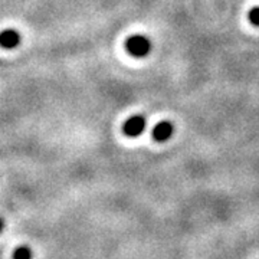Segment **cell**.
<instances>
[{
    "label": "cell",
    "mask_w": 259,
    "mask_h": 259,
    "mask_svg": "<svg viewBox=\"0 0 259 259\" xmlns=\"http://www.w3.org/2000/svg\"><path fill=\"white\" fill-rule=\"evenodd\" d=\"M2 229H3V221L0 219V232H2Z\"/></svg>",
    "instance_id": "obj_7"
},
{
    "label": "cell",
    "mask_w": 259,
    "mask_h": 259,
    "mask_svg": "<svg viewBox=\"0 0 259 259\" xmlns=\"http://www.w3.org/2000/svg\"><path fill=\"white\" fill-rule=\"evenodd\" d=\"M171 136H173V125L168 121H161L153 128V139L158 143L167 141Z\"/></svg>",
    "instance_id": "obj_3"
},
{
    "label": "cell",
    "mask_w": 259,
    "mask_h": 259,
    "mask_svg": "<svg viewBox=\"0 0 259 259\" xmlns=\"http://www.w3.org/2000/svg\"><path fill=\"white\" fill-rule=\"evenodd\" d=\"M250 23H253L255 26H259V8H253L249 12Z\"/></svg>",
    "instance_id": "obj_6"
},
{
    "label": "cell",
    "mask_w": 259,
    "mask_h": 259,
    "mask_svg": "<svg viewBox=\"0 0 259 259\" xmlns=\"http://www.w3.org/2000/svg\"><path fill=\"white\" fill-rule=\"evenodd\" d=\"M127 51H128L130 55L136 56V58H143V56H147L151 51V42L147 36H143V35H134V36H130L127 44Z\"/></svg>",
    "instance_id": "obj_1"
},
{
    "label": "cell",
    "mask_w": 259,
    "mask_h": 259,
    "mask_svg": "<svg viewBox=\"0 0 259 259\" xmlns=\"http://www.w3.org/2000/svg\"><path fill=\"white\" fill-rule=\"evenodd\" d=\"M15 259H30L32 258V252L29 249L28 246H20L18 249L15 250V255H13Z\"/></svg>",
    "instance_id": "obj_5"
},
{
    "label": "cell",
    "mask_w": 259,
    "mask_h": 259,
    "mask_svg": "<svg viewBox=\"0 0 259 259\" xmlns=\"http://www.w3.org/2000/svg\"><path fill=\"white\" fill-rule=\"evenodd\" d=\"M146 118L143 115H134L130 117L124 124V133L128 137H139L140 134L146 130Z\"/></svg>",
    "instance_id": "obj_2"
},
{
    "label": "cell",
    "mask_w": 259,
    "mask_h": 259,
    "mask_svg": "<svg viewBox=\"0 0 259 259\" xmlns=\"http://www.w3.org/2000/svg\"><path fill=\"white\" fill-rule=\"evenodd\" d=\"M20 44V35L13 29L3 30L0 33V47L6 48V49H13Z\"/></svg>",
    "instance_id": "obj_4"
}]
</instances>
